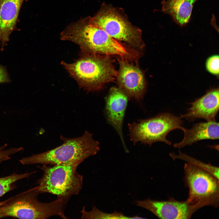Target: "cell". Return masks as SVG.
Here are the masks:
<instances>
[{
    "mask_svg": "<svg viewBox=\"0 0 219 219\" xmlns=\"http://www.w3.org/2000/svg\"><path fill=\"white\" fill-rule=\"evenodd\" d=\"M92 135L85 131L82 136L77 138H67L61 135L60 139L63 142L61 145L43 153L23 158L19 161L23 165L82 163L100 150L99 144L93 138Z\"/></svg>",
    "mask_w": 219,
    "mask_h": 219,
    "instance_id": "cell-1",
    "label": "cell"
},
{
    "mask_svg": "<svg viewBox=\"0 0 219 219\" xmlns=\"http://www.w3.org/2000/svg\"><path fill=\"white\" fill-rule=\"evenodd\" d=\"M61 64L80 87L88 91L100 90L105 84L114 80L117 74L111 59L99 54L82 53L75 62L62 61Z\"/></svg>",
    "mask_w": 219,
    "mask_h": 219,
    "instance_id": "cell-2",
    "label": "cell"
},
{
    "mask_svg": "<svg viewBox=\"0 0 219 219\" xmlns=\"http://www.w3.org/2000/svg\"><path fill=\"white\" fill-rule=\"evenodd\" d=\"M37 186L7 200L0 206V218L13 217L20 219H43L53 216L67 219L64 213L67 200L57 198L49 203H42L37 199L40 193Z\"/></svg>",
    "mask_w": 219,
    "mask_h": 219,
    "instance_id": "cell-3",
    "label": "cell"
},
{
    "mask_svg": "<svg viewBox=\"0 0 219 219\" xmlns=\"http://www.w3.org/2000/svg\"><path fill=\"white\" fill-rule=\"evenodd\" d=\"M81 163L76 162L39 167L43 173L37 182L40 193H51L67 200L71 196L78 194L83 185V177L77 171Z\"/></svg>",
    "mask_w": 219,
    "mask_h": 219,
    "instance_id": "cell-4",
    "label": "cell"
},
{
    "mask_svg": "<svg viewBox=\"0 0 219 219\" xmlns=\"http://www.w3.org/2000/svg\"><path fill=\"white\" fill-rule=\"evenodd\" d=\"M184 180L189 189L186 200L198 210L219 204V179L204 169L192 163L185 164Z\"/></svg>",
    "mask_w": 219,
    "mask_h": 219,
    "instance_id": "cell-5",
    "label": "cell"
},
{
    "mask_svg": "<svg viewBox=\"0 0 219 219\" xmlns=\"http://www.w3.org/2000/svg\"><path fill=\"white\" fill-rule=\"evenodd\" d=\"M90 23L105 31L113 38L133 48L141 50L144 47L141 30L134 26L121 12L107 6H103Z\"/></svg>",
    "mask_w": 219,
    "mask_h": 219,
    "instance_id": "cell-6",
    "label": "cell"
},
{
    "mask_svg": "<svg viewBox=\"0 0 219 219\" xmlns=\"http://www.w3.org/2000/svg\"><path fill=\"white\" fill-rule=\"evenodd\" d=\"M180 117L169 113H160L155 116L139 120L128 124L129 136L134 144L138 142L151 146L156 142L170 145L166 138L169 132L176 129L181 130L183 121Z\"/></svg>",
    "mask_w": 219,
    "mask_h": 219,
    "instance_id": "cell-7",
    "label": "cell"
},
{
    "mask_svg": "<svg viewBox=\"0 0 219 219\" xmlns=\"http://www.w3.org/2000/svg\"><path fill=\"white\" fill-rule=\"evenodd\" d=\"M76 42L83 53L117 55L129 60L134 58L137 54L136 51L126 47L104 30L89 23L79 29Z\"/></svg>",
    "mask_w": 219,
    "mask_h": 219,
    "instance_id": "cell-8",
    "label": "cell"
},
{
    "mask_svg": "<svg viewBox=\"0 0 219 219\" xmlns=\"http://www.w3.org/2000/svg\"><path fill=\"white\" fill-rule=\"evenodd\" d=\"M135 203L162 219H189L198 210L186 200L180 201L173 198L166 201L137 200Z\"/></svg>",
    "mask_w": 219,
    "mask_h": 219,
    "instance_id": "cell-9",
    "label": "cell"
},
{
    "mask_svg": "<svg viewBox=\"0 0 219 219\" xmlns=\"http://www.w3.org/2000/svg\"><path fill=\"white\" fill-rule=\"evenodd\" d=\"M122 58L118 60L119 70L117 78L119 88L128 96L137 100L142 99L146 90L143 73L136 65Z\"/></svg>",
    "mask_w": 219,
    "mask_h": 219,
    "instance_id": "cell-10",
    "label": "cell"
},
{
    "mask_svg": "<svg viewBox=\"0 0 219 219\" xmlns=\"http://www.w3.org/2000/svg\"><path fill=\"white\" fill-rule=\"evenodd\" d=\"M129 98L119 88L113 87L105 99V111L108 123L115 130L125 151H128L123 138V125Z\"/></svg>",
    "mask_w": 219,
    "mask_h": 219,
    "instance_id": "cell-11",
    "label": "cell"
},
{
    "mask_svg": "<svg viewBox=\"0 0 219 219\" xmlns=\"http://www.w3.org/2000/svg\"><path fill=\"white\" fill-rule=\"evenodd\" d=\"M219 93L218 88H210L203 96L190 103L187 112L181 114L180 118L190 121L197 118L215 121L219 110Z\"/></svg>",
    "mask_w": 219,
    "mask_h": 219,
    "instance_id": "cell-12",
    "label": "cell"
},
{
    "mask_svg": "<svg viewBox=\"0 0 219 219\" xmlns=\"http://www.w3.org/2000/svg\"><path fill=\"white\" fill-rule=\"evenodd\" d=\"M27 0H0V44L2 50L17 24L23 3Z\"/></svg>",
    "mask_w": 219,
    "mask_h": 219,
    "instance_id": "cell-13",
    "label": "cell"
},
{
    "mask_svg": "<svg viewBox=\"0 0 219 219\" xmlns=\"http://www.w3.org/2000/svg\"><path fill=\"white\" fill-rule=\"evenodd\" d=\"M219 127V123L215 120L196 123L189 129L184 127L182 130L184 133L183 140L175 143L173 146L180 148L203 140L218 139Z\"/></svg>",
    "mask_w": 219,
    "mask_h": 219,
    "instance_id": "cell-14",
    "label": "cell"
},
{
    "mask_svg": "<svg viewBox=\"0 0 219 219\" xmlns=\"http://www.w3.org/2000/svg\"><path fill=\"white\" fill-rule=\"evenodd\" d=\"M197 0H163L162 11L170 15L173 21L183 26L189 21L193 6Z\"/></svg>",
    "mask_w": 219,
    "mask_h": 219,
    "instance_id": "cell-15",
    "label": "cell"
},
{
    "mask_svg": "<svg viewBox=\"0 0 219 219\" xmlns=\"http://www.w3.org/2000/svg\"><path fill=\"white\" fill-rule=\"evenodd\" d=\"M82 219H135L134 216L128 217L121 212L115 211L111 213H105L97 209L96 207H92L89 211H87L83 207L81 211Z\"/></svg>",
    "mask_w": 219,
    "mask_h": 219,
    "instance_id": "cell-16",
    "label": "cell"
},
{
    "mask_svg": "<svg viewBox=\"0 0 219 219\" xmlns=\"http://www.w3.org/2000/svg\"><path fill=\"white\" fill-rule=\"evenodd\" d=\"M35 172L18 174L14 173L10 175L0 178V197L16 188L15 183L20 179L29 177Z\"/></svg>",
    "mask_w": 219,
    "mask_h": 219,
    "instance_id": "cell-17",
    "label": "cell"
},
{
    "mask_svg": "<svg viewBox=\"0 0 219 219\" xmlns=\"http://www.w3.org/2000/svg\"><path fill=\"white\" fill-rule=\"evenodd\" d=\"M170 156L173 159L179 158L187 161L197 166L202 167L208 171L215 177L219 179V168L212 166L210 164H205L179 151V154L176 155L174 153H171Z\"/></svg>",
    "mask_w": 219,
    "mask_h": 219,
    "instance_id": "cell-18",
    "label": "cell"
},
{
    "mask_svg": "<svg viewBox=\"0 0 219 219\" xmlns=\"http://www.w3.org/2000/svg\"><path fill=\"white\" fill-rule=\"evenodd\" d=\"M207 70L211 74L218 76L219 73V57L217 54L214 55L207 58L205 63Z\"/></svg>",
    "mask_w": 219,
    "mask_h": 219,
    "instance_id": "cell-19",
    "label": "cell"
},
{
    "mask_svg": "<svg viewBox=\"0 0 219 219\" xmlns=\"http://www.w3.org/2000/svg\"><path fill=\"white\" fill-rule=\"evenodd\" d=\"M10 81L6 69L0 65V83L9 82Z\"/></svg>",
    "mask_w": 219,
    "mask_h": 219,
    "instance_id": "cell-20",
    "label": "cell"
},
{
    "mask_svg": "<svg viewBox=\"0 0 219 219\" xmlns=\"http://www.w3.org/2000/svg\"><path fill=\"white\" fill-rule=\"evenodd\" d=\"M7 200L0 202V206L4 205L6 202Z\"/></svg>",
    "mask_w": 219,
    "mask_h": 219,
    "instance_id": "cell-21",
    "label": "cell"
}]
</instances>
